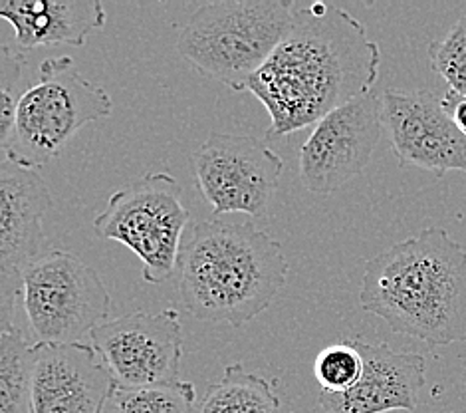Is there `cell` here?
<instances>
[{"mask_svg": "<svg viewBox=\"0 0 466 413\" xmlns=\"http://www.w3.org/2000/svg\"><path fill=\"white\" fill-rule=\"evenodd\" d=\"M380 64V44L348 10L294 3L286 38L247 86L270 116L266 139L316 126L329 111L370 94Z\"/></svg>", "mask_w": 466, "mask_h": 413, "instance_id": "6da1fadb", "label": "cell"}, {"mask_svg": "<svg viewBox=\"0 0 466 413\" xmlns=\"http://www.w3.org/2000/svg\"><path fill=\"white\" fill-rule=\"evenodd\" d=\"M360 305L432 348L466 342V251L427 227L365 261Z\"/></svg>", "mask_w": 466, "mask_h": 413, "instance_id": "7a4b0ae2", "label": "cell"}, {"mask_svg": "<svg viewBox=\"0 0 466 413\" xmlns=\"http://www.w3.org/2000/svg\"><path fill=\"white\" fill-rule=\"evenodd\" d=\"M288 269L282 244L252 222L201 221L177 264L181 306L201 322L240 328L270 308Z\"/></svg>", "mask_w": 466, "mask_h": 413, "instance_id": "3957f363", "label": "cell"}, {"mask_svg": "<svg viewBox=\"0 0 466 413\" xmlns=\"http://www.w3.org/2000/svg\"><path fill=\"white\" fill-rule=\"evenodd\" d=\"M292 13V0L208 3L179 28L177 50L197 74L244 92L286 38Z\"/></svg>", "mask_w": 466, "mask_h": 413, "instance_id": "277c9868", "label": "cell"}, {"mask_svg": "<svg viewBox=\"0 0 466 413\" xmlns=\"http://www.w3.org/2000/svg\"><path fill=\"white\" fill-rule=\"evenodd\" d=\"M114 99L102 86L87 82L70 56L40 64L38 84L20 102L5 160L18 165H46L90 121L112 116Z\"/></svg>", "mask_w": 466, "mask_h": 413, "instance_id": "5b68a950", "label": "cell"}, {"mask_svg": "<svg viewBox=\"0 0 466 413\" xmlns=\"http://www.w3.org/2000/svg\"><path fill=\"white\" fill-rule=\"evenodd\" d=\"M191 211L183 189L169 173H146L109 195L94 229L106 241H117L141 261V278L161 284L173 276L181 256L183 231Z\"/></svg>", "mask_w": 466, "mask_h": 413, "instance_id": "8992f818", "label": "cell"}, {"mask_svg": "<svg viewBox=\"0 0 466 413\" xmlns=\"http://www.w3.org/2000/svg\"><path fill=\"white\" fill-rule=\"evenodd\" d=\"M32 344H84L109 320L112 296L102 276L68 251L52 249L32 261L22 274Z\"/></svg>", "mask_w": 466, "mask_h": 413, "instance_id": "52a82bcc", "label": "cell"}, {"mask_svg": "<svg viewBox=\"0 0 466 413\" xmlns=\"http://www.w3.org/2000/svg\"><path fill=\"white\" fill-rule=\"evenodd\" d=\"M191 163L215 217L266 215L284 171L282 158L266 141L240 133H210Z\"/></svg>", "mask_w": 466, "mask_h": 413, "instance_id": "ba28073f", "label": "cell"}, {"mask_svg": "<svg viewBox=\"0 0 466 413\" xmlns=\"http://www.w3.org/2000/svg\"><path fill=\"white\" fill-rule=\"evenodd\" d=\"M90 344L117 389L179 382L183 326L175 308L109 318L92 332Z\"/></svg>", "mask_w": 466, "mask_h": 413, "instance_id": "9c48e42d", "label": "cell"}, {"mask_svg": "<svg viewBox=\"0 0 466 413\" xmlns=\"http://www.w3.org/2000/svg\"><path fill=\"white\" fill-rule=\"evenodd\" d=\"M381 94H365L329 111L299 148V180L308 191L331 195L370 165L381 139Z\"/></svg>", "mask_w": 466, "mask_h": 413, "instance_id": "30bf717a", "label": "cell"}, {"mask_svg": "<svg viewBox=\"0 0 466 413\" xmlns=\"http://www.w3.org/2000/svg\"><path fill=\"white\" fill-rule=\"evenodd\" d=\"M52 207L48 183L30 167L0 163V332L15 328L22 274L42 254V219Z\"/></svg>", "mask_w": 466, "mask_h": 413, "instance_id": "8fae6325", "label": "cell"}, {"mask_svg": "<svg viewBox=\"0 0 466 413\" xmlns=\"http://www.w3.org/2000/svg\"><path fill=\"white\" fill-rule=\"evenodd\" d=\"M381 124L401 167H419L442 177L466 173V138L429 90H395L381 94Z\"/></svg>", "mask_w": 466, "mask_h": 413, "instance_id": "7c38bea8", "label": "cell"}, {"mask_svg": "<svg viewBox=\"0 0 466 413\" xmlns=\"http://www.w3.org/2000/svg\"><path fill=\"white\" fill-rule=\"evenodd\" d=\"M35 413H104L117 386L92 344L35 346Z\"/></svg>", "mask_w": 466, "mask_h": 413, "instance_id": "4fadbf2b", "label": "cell"}, {"mask_svg": "<svg viewBox=\"0 0 466 413\" xmlns=\"http://www.w3.org/2000/svg\"><path fill=\"white\" fill-rule=\"evenodd\" d=\"M363 356L360 382L343 394L319 392L324 413H413L427 379V362L415 352H397L390 344L351 338Z\"/></svg>", "mask_w": 466, "mask_h": 413, "instance_id": "5bb4252c", "label": "cell"}, {"mask_svg": "<svg viewBox=\"0 0 466 413\" xmlns=\"http://www.w3.org/2000/svg\"><path fill=\"white\" fill-rule=\"evenodd\" d=\"M0 18L15 30L18 52L40 46L80 48L104 28L107 13L99 0H0Z\"/></svg>", "mask_w": 466, "mask_h": 413, "instance_id": "9a60e30c", "label": "cell"}, {"mask_svg": "<svg viewBox=\"0 0 466 413\" xmlns=\"http://www.w3.org/2000/svg\"><path fill=\"white\" fill-rule=\"evenodd\" d=\"M198 413H280V399L270 379L230 364L218 382L207 386Z\"/></svg>", "mask_w": 466, "mask_h": 413, "instance_id": "2e32d148", "label": "cell"}, {"mask_svg": "<svg viewBox=\"0 0 466 413\" xmlns=\"http://www.w3.org/2000/svg\"><path fill=\"white\" fill-rule=\"evenodd\" d=\"M35 344L16 326L0 332V413H35Z\"/></svg>", "mask_w": 466, "mask_h": 413, "instance_id": "e0dca14e", "label": "cell"}, {"mask_svg": "<svg viewBox=\"0 0 466 413\" xmlns=\"http://www.w3.org/2000/svg\"><path fill=\"white\" fill-rule=\"evenodd\" d=\"M116 413H195L193 382H169L136 389H117Z\"/></svg>", "mask_w": 466, "mask_h": 413, "instance_id": "ac0fdd59", "label": "cell"}, {"mask_svg": "<svg viewBox=\"0 0 466 413\" xmlns=\"http://www.w3.org/2000/svg\"><path fill=\"white\" fill-rule=\"evenodd\" d=\"M25 54L8 44L0 46V148L3 150L13 136L20 102L32 88L25 76Z\"/></svg>", "mask_w": 466, "mask_h": 413, "instance_id": "d6986e66", "label": "cell"}, {"mask_svg": "<svg viewBox=\"0 0 466 413\" xmlns=\"http://www.w3.org/2000/svg\"><path fill=\"white\" fill-rule=\"evenodd\" d=\"M363 366V356L351 340L328 346L318 354L314 362V376L319 384V392H348L360 382Z\"/></svg>", "mask_w": 466, "mask_h": 413, "instance_id": "ffe728a7", "label": "cell"}, {"mask_svg": "<svg viewBox=\"0 0 466 413\" xmlns=\"http://www.w3.org/2000/svg\"><path fill=\"white\" fill-rule=\"evenodd\" d=\"M429 60L432 70L449 84V92L466 96V15L457 20L445 38L431 42Z\"/></svg>", "mask_w": 466, "mask_h": 413, "instance_id": "44dd1931", "label": "cell"}, {"mask_svg": "<svg viewBox=\"0 0 466 413\" xmlns=\"http://www.w3.org/2000/svg\"><path fill=\"white\" fill-rule=\"evenodd\" d=\"M442 106H445L447 114L454 121V126L466 138V96H457L452 92H447L442 98Z\"/></svg>", "mask_w": 466, "mask_h": 413, "instance_id": "7402d4cb", "label": "cell"}]
</instances>
